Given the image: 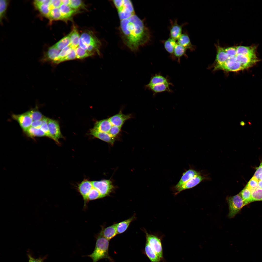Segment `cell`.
Instances as JSON below:
<instances>
[{"instance_id":"cell-1","label":"cell","mask_w":262,"mask_h":262,"mask_svg":"<svg viewBox=\"0 0 262 262\" xmlns=\"http://www.w3.org/2000/svg\"><path fill=\"white\" fill-rule=\"evenodd\" d=\"M120 30L121 37L124 44L132 51L150 41L151 33L143 21L135 15L121 20Z\"/></svg>"},{"instance_id":"cell-2","label":"cell","mask_w":262,"mask_h":262,"mask_svg":"<svg viewBox=\"0 0 262 262\" xmlns=\"http://www.w3.org/2000/svg\"><path fill=\"white\" fill-rule=\"evenodd\" d=\"M109 243V240L104 237L100 232L97 237L94 251L88 256L92 259L93 262H97L103 258L107 259L113 262L108 254Z\"/></svg>"},{"instance_id":"cell-3","label":"cell","mask_w":262,"mask_h":262,"mask_svg":"<svg viewBox=\"0 0 262 262\" xmlns=\"http://www.w3.org/2000/svg\"><path fill=\"white\" fill-rule=\"evenodd\" d=\"M113 1L117 10L121 20L127 19L135 15L133 5L130 0H114Z\"/></svg>"},{"instance_id":"cell-4","label":"cell","mask_w":262,"mask_h":262,"mask_svg":"<svg viewBox=\"0 0 262 262\" xmlns=\"http://www.w3.org/2000/svg\"><path fill=\"white\" fill-rule=\"evenodd\" d=\"M229 206L228 216L229 218L234 217L244 206V202L239 193L233 196H228L226 198Z\"/></svg>"},{"instance_id":"cell-5","label":"cell","mask_w":262,"mask_h":262,"mask_svg":"<svg viewBox=\"0 0 262 262\" xmlns=\"http://www.w3.org/2000/svg\"><path fill=\"white\" fill-rule=\"evenodd\" d=\"M91 183L93 186L99 192L102 198L108 195L114 188L112 183L110 180L92 181Z\"/></svg>"},{"instance_id":"cell-6","label":"cell","mask_w":262,"mask_h":262,"mask_svg":"<svg viewBox=\"0 0 262 262\" xmlns=\"http://www.w3.org/2000/svg\"><path fill=\"white\" fill-rule=\"evenodd\" d=\"M146 241L160 257L163 259V252L161 238L155 235L149 234L145 231Z\"/></svg>"},{"instance_id":"cell-7","label":"cell","mask_w":262,"mask_h":262,"mask_svg":"<svg viewBox=\"0 0 262 262\" xmlns=\"http://www.w3.org/2000/svg\"><path fill=\"white\" fill-rule=\"evenodd\" d=\"M48 124L52 139L57 144H60L59 139L64 137L61 133L58 122L57 120L48 118Z\"/></svg>"},{"instance_id":"cell-8","label":"cell","mask_w":262,"mask_h":262,"mask_svg":"<svg viewBox=\"0 0 262 262\" xmlns=\"http://www.w3.org/2000/svg\"><path fill=\"white\" fill-rule=\"evenodd\" d=\"M12 116L13 119L18 122L24 132L31 126L33 121L26 112L21 114H13Z\"/></svg>"},{"instance_id":"cell-9","label":"cell","mask_w":262,"mask_h":262,"mask_svg":"<svg viewBox=\"0 0 262 262\" xmlns=\"http://www.w3.org/2000/svg\"><path fill=\"white\" fill-rule=\"evenodd\" d=\"M60 52L54 45L49 48L40 60L42 63L49 62L56 64Z\"/></svg>"},{"instance_id":"cell-10","label":"cell","mask_w":262,"mask_h":262,"mask_svg":"<svg viewBox=\"0 0 262 262\" xmlns=\"http://www.w3.org/2000/svg\"><path fill=\"white\" fill-rule=\"evenodd\" d=\"M131 114H124L120 110L117 114L110 117L108 119L112 125L122 127L127 120L131 118Z\"/></svg>"},{"instance_id":"cell-11","label":"cell","mask_w":262,"mask_h":262,"mask_svg":"<svg viewBox=\"0 0 262 262\" xmlns=\"http://www.w3.org/2000/svg\"><path fill=\"white\" fill-rule=\"evenodd\" d=\"M170 37L175 41L177 40L182 34V28L185 24L179 25L177 20L170 21Z\"/></svg>"},{"instance_id":"cell-12","label":"cell","mask_w":262,"mask_h":262,"mask_svg":"<svg viewBox=\"0 0 262 262\" xmlns=\"http://www.w3.org/2000/svg\"><path fill=\"white\" fill-rule=\"evenodd\" d=\"M92 186L91 181L87 179H84L78 184V189L82 197L85 204L87 202V195Z\"/></svg>"},{"instance_id":"cell-13","label":"cell","mask_w":262,"mask_h":262,"mask_svg":"<svg viewBox=\"0 0 262 262\" xmlns=\"http://www.w3.org/2000/svg\"><path fill=\"white\" fill-rule=\"evenodd\" d=\"M90 134L112 145L114 144L116 140L115 138L112 137L108 133L97 131L93 128L90 129Z\"/></svg>"},{"instance_id":"cell-14","label":"cell","mask_w":262,"mask_h":262,"mask_svg":"<svg viewBox=\"0 0 262 262\" xmlns=\"http://www.w3.org/2000/svg\"><path fill=\"white\" fill-rule=\"evenodd\" d=\"M205 178L204 177L199 174L196 176L183 185L176 190V194L184 190L192 188L199 184Z\"/></svg>"},{"instance_id":"cell-15","label":"cell","mask_w":262,"mask_h":262,"mask_svg":"<svg viewBox=\"0 0 262 262\" xmlns=\"http://www.w3.org/2000/svg\"><path fill=\"white\" fill-rule=\"evenodd\" d=\"M200 174L199 172L192 169H190L184 172L178 183L174 187L176 190L183 185L196 175Z\"/></svg>"},{"instance_id":"cell-16","label":"cell","mask_w":262,"mask_h":262,"mask_svg":"<svg viewBox=\"0 0 262 262\" xmlns=\"http://www.w3.org/2000/svg\"><path fill=\"white\" fill-rule=\"evenodd\" d=\"M108 118L97 121L95 123L94 128L96 130L108 133L113 126Z\"/></svg>"},{"instance_id":"cell-17","label":"cell","mask_w":262,"mask_h":262,"mask_svg":"<svg viewBox=\"0 0 262 262\" xmlns=\"http://www.w3.org/2000/svg\"><path fill=\"white\" fill-rule=\"evenodd\" d=\"M171 85L170 82L161 83L145 87L151 90L154 93L156 94L165 91L171 92L170 88Z\"/></svg>"},{"instance_id":"cell-18","label":"cell","mask_w":262,"mask_h":262,"mask_svg":"<svg viewBox=\"0 0 262 262\" xmlns=\"http://www.w3.org/2000/svg\"><path fill=\"white\" fill-rule=\"evenodd\" d=\"M80 38L87 46L91 44L101 45L100 42L98 39L90 33H84L81 35Z\"/></svg>"},{"instance_id":"cell-19","label":"cell","mask_w":262,"mask_h":262,"mask_svg":"<svg viewBox=\"0 0 262 262\" xmlns=\"http://www.w3.org/2000/svg\"><path fill=\"white\" fill-rule=\"evenodd\" d=\"M217 49V54L216 61V65H221L224 64L228 59L229 56L226 53L224 48L221 47L219 45L216 46Z\"/></svg>"},{"instance_id":"cell-20","label":"cell","mask_w":262,"mask_h":262,"mask_svg":"<svg viewBox=\"0 0 262 262\" xmlns=\"http://www.w3.org/2000/svg\"><path fill=\"white\" fill-rule=\"evenodd\" d=\"M117 225V224H115L103 229L100 232L104 237L109 240L118 234Z\"/></svg>"},{"instance_id":"cell-21","label":"cell","mask_w":262,"mask_h":262,"mask_svg":"<svg viewBox=\"0 0 262 262\" xmlns=\"http://www.w3.org/2000/svg\"><path fill=\"white\" fill-rule=\"evenodd\" d=\"M145 252L146 255L151 262H160L161 260L146 241L145 247Z\"/></svg>"},{"instance_id":"cell-22","label":"cell","mask_w":262,"mask_h":262,"mask_svg":"<svg viewBox=\"0 0 262 262\" xmlns=\"http://www.w3.org/2000/svg\"><path fill=\"white\" fill-rule=\"evenodd\" d=\"M236 47L237 54L256 56L255 53L256 48L254 46L246 47L240 46Z\"/></svg>"},{"instance_id":"cell-23","label":"cell","mask_w":262,"mask_h":262,"mask_svg":"<svg viewBox=\"0 0 262 262\" xmlns=\"http://www.w3.org/2000/svg\"><path fill=\"white\" fill-rule=\"evenodd\" d=\"M177 43L187 49L192 50L194 49V47L191 44L189 37L186 33L184 32L182 34L178 40Z\"/></svg>"},{"instance_id":"cell-24","label":"cell","mask_w":262,"mask_h":262,"mask_svg":"<svg viewBox=\"0 0 262 262\" xmlns=\"http://www.w3.org/2000/svg\"><path fill=\"white\" fill-rule=\"evenodd\" d=\"M68 35L70 41L69 46L72 49H76L79 45L80 38L79 35L77 30L75 28H74Z\"/></svg>"},{"instance_id":"cell-25","label":"cell","mask_w":262,"mask_h":262,"mask_svg":"<svg viewBox=\"0 0 262 262\" xmlns=\"http://www.w3.org/2000/svg\"><path fill=\"white\" fill-rule=\"evenodd\" d=\"M59 8L63 20L70 18L76 12L75 10L64 4H62Z\"/></svg>"},{"instance_id":"cell-26","label":"cell","mask_w":262,"mask_h":262,"mask_svg":"<svg viewBox=\"0 0 262 262\" xmlns=\"http://www.w3.org/2000/svg\"><path fill=\"white\" fill-rule=\"evenodd\" d=\"M24 132L28 136L32 138L46 136L45 134L40 128H35L31 126Z\"/></svg>"},{"instance_id":"cell-27","label":"cell","mask_w":262,"mask_h":262,"mask_svg":"<svg viewBox=\"0 0 262 262\" xmlns=\"http://www.w3.org/2000/svg\"><path fill=\"white\" fill-rule=\"evenodd\" d=\"M169 82L167 78L159 74H156L151 77L149 82L145 87L149 86L159 83H168Z\"/></svg>"},{"instance_id":"cell-28","label":"cell","mask_w":262,"mask_h":262,"mask_svg":"<svg viewBox=\"0 0 262 262\" xmlns=\"http://www.w3.org/2000/svg\"><path fill=\"white\" fill-rule=\"evenodd\" d=\"M165 50L173 56L174 48L177 42L176 41L170 37L162 41Z\"/></svg>"},{"instance_id":"cell-29","label":"cell","mask_w":262,"mask_h":262,"mask_svg":"<svg viewBox=\"0 0 262 262\" xmlns=\"http://www.w3.org/2000/svg\"><path fill=\"white\" fill-rule=\"evenodd\" d=\"M244 202V206L252 202L251 191L246 186L239 193Z\"/></svg>"},{"instance_id":"cell-30","label":"cell","mask_w":262,"mask_h":262,"mask_svg":"<svg viewBox=\"0 0 262 262\" xmlns=\"http://www.w3.org/2000/svg\"><path fill=\"white\" fill-rule=\"evenodd\" d=\"M135 217L133 216L131 217L117 223V229L118 234H120L124 232L127 229L130 223L134 219Z\"/></svg>"},{"instance_id":"cell-31","label":"cell","mask_w":262,"mask_h":262,"mask_svg":"<svg viewBox=\"0 0 262 262\" xmlns=\"http://www.w3.org/2000/svg\"><path fill=\"white\" fill-rule=\"evenodd\" d=\"M34 4L35 7L39 10L41 13L46 17H48L50 11L49 5L40 3L37 0L34 2Z\"/></svg>"},{"instance_id":"cell-32","label":"cell","mask_w":262,"mask_h":262,"mask_svg":"<svg viewBox=\"0 0 262 262\" xmlns=\"http://www.w3.org/2000/svg\"><path fill=\"white\" fill-rule=\"evenodd\" d=\"M187 49L185 47L177 42L174 48L173 56L177 58L178 60L179 61L181 57L186 55Z\"/></svg>"},{"instance_id":"cell-33","label":"cell","mask_w":262,"mask_h":262,"mask_svg":"<svg viewBox=\"0 0 262 262\" xmlns=\"http://www.w3.org/2000/svg\"><path fill=\"white\" fill-rule=\"evenodd\" d=\"M48 18L51 21L63 20L58 8H54L50 10Z\"/></svg>"},{"instance_id":"cell-34","label":"cell","mask_w":262,"mask_h":262,"mask_svg":"<svg viewBox=\"0 0 262 262\" xmlns=\"http://www.w3.org/2000/svg\"><path fill=\"white\" fill-rule=\"evenodd\" d=\"M101 198L102 197L100 193L93 186L92 184L91 188L87 196V202Z\"/></svg>"},{"instance_id":"cell-35","label":"cell","mask_w":262,"mask_h":262,"mask_svg":"<svg viewBox=\"0 0 262 262\" xmlns=\"http://www.w3.org/2000/svg\"><path fill=\"white\" fill-rule=\"evenodd\" d=\"M70 41L69 35L63 37L56 43L54 45L60 50L69 46Z\"/></svg>"},{"instance_id":"cell-36","label":"cell","mask_w":262,"mask_h":262,"mask_svg":"<svg viewBox=\"0 0 262 262\" xmlns=\"http://www.w3.org/2000/svg\"><path fill=\"white\" fill-rule=\"evenodd\" d=\"M33 121L42 120L44 116L37 109H33L26 112Z\"/></svg>"},{"instance_id":"cell-37","label":"cell","mask_w":262,"mask_h":262,"mask_svg":"<svg viewBox=\"0 0 262 262\" xmlns=\"http://www.w3.org/2000/svg\"><path fill=\"white\" fill-rule=\"evenodd\" d=\"M75 51L76 58L77 59H83L94 54L83 49L80 47H77L75 49Z\"/></svg>"},{"instance_id":"cell-38","label":"cell","mask_w":262,"mask_h":262,"mask_svg":"<svg viewBox=\"0 0 262 262\" xmlns=\"http://www.w3.org/2000/svg\"><path fill=\"white\" fill-rule=\"evenodd\" d=\"M252 202L262 201V189L259 187L251 190Z\"/></svg>"},{"instance_id":"cell-39","label":"cell","mask_w":262,"mask_h":262,"mask_svg":"<svg viewBox=\"0 0 262 262\" xmlns=\"http://www.w3.org/2000/svg\"><path fill=\"white\" fill-rule=\"evenodd\" d=\"M48 118L44 116L42 120V124L40 128L45 134L46 136L52 139V137L50 133L48 124Z\"/></svg>"},{"instance_id":"cell-40","label":"cell","mask_w":262,"mask_h":262,"mask_svg":"<svg viewBox=\"0 0 262 262\" xmlns=\"http://www.w3.org/2000/svg\"><path fill=\"white\" fill-rule=\"evenodd\" d=\"M8 2V0H0V22L3 17L7 9Z\"/></svg>"},{"instance_id":"cell-41","label":"cell","mask_w":262,"mask_h":262,"mask_svg":"<svg viewBox=\"0 0 262 262\" xmlns=\"http://www.w3.org/2000/svg\"><path fill=\"white\" fill-rule=\"evenodd\" d=\"M72 49L71 48L69 45L62 50L59 55L56 64H58V61L60 59L68 54L70 52Z\"/></svg>"},{"instance_id":"cell-42","label":"cell","mask_w":262,"mask_h":262,"mask_svg":"<svg viewBox=\"0 0 262 262\" xmlns=\"http://www.w3.org/2000/svg\"><path fill=\"white\" fill-rule=\"evenodd\" d=\"M122 127L113 125L108 134L112 137L116 138L120 132Z\"/></svg>"},{"instance_id":"cell-43","label":"cell","mask_w":262,"mask_h":262,"mask_svg":"<svg viewBox=\"0 0 262 262\" xmlns=\"http://www.w3.org/2000/svg\"><path fill=\"white\" fill-rule=\"evenodd\" d=\"M76 58V54L75 49H72L70 52L66 56L60 59L58 61V64L66 61L74 59Z\"/></svg>"},{"instance_id":"cell-44","label":"cell","mask_w":262,"mask_h":262,"mask_svg":"<svg viewBox=\"0 0 262 262\" xmlns=\"http://www.w3.org/2000/svg\"><path fill=\"white\" fill-rule=\"evenodd\" d=\"M83 5V2L80 0H70L69 6L72 9L76 10L82 7Z\"/></svg>"},{"instance_id":"cell-45","label":"cell","mask_w":262,"mask_h":262,"mask_svg":"<svg viewBox=\"0 0 262 262\" xmlns=\"http://www.w3.org/2000/svg\"><path fill=\"white\" fill-rule=\"evenodd\" d=\"M258 183V180L253 176L249 181L246 186L251 191L259 187Z\"/></svg>"},{"instance_id":"cell-46","label":"cell","mask_w":262,"mask_h":262,"mask_svg":"<svg viewBox=\"0 0 262 262\" xmlns=\"http://www.w3.org/2000/svg\"><path fill=\"white\" fill-rule=\"evenodd\" d=\"M224 48L229 57L235 56L237 54L236 47H230Z\"/></svg>"},{"instance_id":"cell-47","label":"cell","mask_w":262,"mask_h":262,"mask_svg":"<svg viewBox=\"0 0 262 262\" xmlns=\"http://www.w3.org/2000/svg\"><path fill=\"white\" fill-rule=\"evenodd\" d=\"M62 4L61 0H51L50 4L49 6V8L50 10L54 8H59Z\"/></svg>"},{"instance_id":"cell-48","label":"cell","mask_w":262,"mask_h":262,"mask_svg":"<svg viewBox=\"0 0 262 262\" xmlns=\"http://www.w3.org/2000/svg\"><path fill=\"white\" fill-rule=\"evenodd\" d=\"M42 124V120L33 121L31 126L37 128H40Z\"/></svg>"},{"instance_id":"cell-49","label":"cell","mask_w":262,"mask_h":262,"mask_svg":"<svg viewBox=\"0 0 262 262\" xmlns=\"http://www.w3.org/2000/svg\"><path fill=\"white\" fill-rule=\"evenodd\" d=\"M262 172V166L260 165V166L256 170L253 176L255 177L258 180H259V176L260 174Z\"/></svg>"},{"instance_id":"cell-50","label":"cell","mask_w":262,"mask_h":262,"mask_svg":"<svg viewBox=\"0 0 262 262\" xmlns=\"http://www.w3.org/2000/svg\"><path fill=\"white\" fill-rule=\"evenodd\" d=\"M29 258L28 262H43V259L41 258H35L32 256L28 255Z\"/></svg>"},{"instance_id":"cell-51","label":"cell","mask_w":262,"mask_h":262,"mask_svg":"<svg viewBox=\"0 0 262 262\" xmlns=\"http://www.w3.org/2000/svg\"><path fill=\"white\" fill-rule=\"evenodd\" d=\"M79 45L82 49L87 50L88 46L83 42L80 38L79 40Z\"/></svg>"},{"instance_id":"cell-52","label":"cell","mask_w":262,"mask_h":262,"mask_svg":"<svg viewBox=\"0 0 262 262\" xmlns=\"http://www.w3.org/2000/svg\"><path fill=\"white\" fill-rule=\"evenodd\" d=\"M62 4L68 6L70 3V0H61Z\"/></svg>"},{"instance_id":"cell-53","label":"cell","mask_w":262,"mask_h":262,"mask_svg":"<svg viewBox=\"0 0 262 262\" xmlns=\"http://www.w3.org/2000/svg\"><path fill=\"white\" fill-rule=\"evenodd\" d=\"M258 186L259 188L262 189V180H258Z\"/></svg>"},{"instance_id":"cell-54","label":"cell","mask_w":262,"mask_h":262,"mask_svg":"<svg viewBox=\"0 0 262 262\" xmlns=\"http://www.w3.org/2000/svg\"><path fill=\"white\" fill-rule=\"evenodd\" d=\"M259 180H262V172L260 174V175Z\"/></svg>"},{"instance_id":"cell-55","label":"cell","mask_w":262,"mask_h":262,"mask_svg":"<svg viewBox=\"0 0 262 262\" xmlns=\"http://www.w3.org/2000/svg\"><path fill=\"white\" fill-rule=\"evenodd\" d=\"M260 165H261V166H262V163H261V164H260Z\"/></svg>"}]
</instances>
